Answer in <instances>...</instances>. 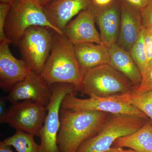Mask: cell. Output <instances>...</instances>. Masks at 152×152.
<instances>
[{
    "instance_id": "obj_12",
    "label": "cell",
    "mask_w": 152,
    "mask_h": 152,
    "mask_svg": "<svg viewBox=\"0 0 152 152\" xmlns=\"http://www.w3.org/2000/svg\"><path fill=\"white\" fill-rule=\"evenodd\" d=\"M88 9L94 16L104 45L109 48L116 43L121 22V0H113L109 4L102 7L91 6Z\"/></svg>"
},
{
    "instance_id": "obj_23",
    "label": "cell",
    "mask_w": 152,
    "mask_h": 152,
    "mask_svg": "<svg viewBox=\"0 0 152 152\" xmlns=\"http://www.w3.org/2000/svg\"><path fill=\"white\" fill-rule=\"evenodd\" d=\"M12 5L7 3H0V43L7 42L10 44L12 43L6 37L4 32L6 20Z\"/></svg>"
},
{
    "instance_id": "obj_15",
    "label": "cell",
    "mask_w": 152,
    "mask_h": 152,
    "mask_svg": "<svg viewBox=\"0 0 152 152\" xmlns=\"http://www.w3.org/2000/svg\"><path fill=\"white\" fill-rule=\"evenodd\" d=\"M121 22L117 43L129 52L137 40L144 27L140 12L124 0H121Z\"/></svg>"
},
{
    "instance_id": "obj_18",
    "label": "cell",
    "mask_w": 152,
    "mask_h": 152,
    "mask_svg": "<svg viewBox=\"0 0 152 152\" xmlns=\"http://www.w3.org/2000/svg\"><path fill=\"white\" fill-rule=\"evenodd\" d=\"M113 145L129 148L137 152H152V121L148 120L135 132L117 139Z\"/></svg>"
},
{
    "instance_id": "obj_6",
    "label": "cell",
    "mask_w": 152,
    "mask_h": 152,
    "mask_svg": "<svg viewBox=\"0 0 152 152\" xmlns=\"http://www.w3.org/2000/svg\"><path fill=\"white\" fill-rule=\"evenodd\" d=\"M53 31L48 27L33 26L26 30L16 43L23 60L39 75L50 54Z\"/></svg>"
},
{
    "instance_id": "obj_2",
    "label": "cell",
    "mask_w": 152,
    "mask_h": 152,
    "mask_svg": "<svg viewBox=\"0 0 152 152\" xmlns=\"http://www.w3.org/2000/svg\"><path fill=\"white\" fill-rule=\"evenodd\" d=\"M83 72L75 54L74 44L64 34L54 31L51 51L41 76L49 87L68 83L76 88L80 83Z\"/></svg>"
},
{
    "instance_id": "obj_30",
    "label": "cell",
    "mask_w": 152,
    "mask_h": 152,
    "mask_svg": "<svg viewBox=\"0 0 152 152\" xmlns=\"http://www.w3.org/2000/svg\"><path fill=\"white\" fill-rule=\"evenodd\" d=\"M0 152H14L10 148V146L6 145L3 141L0 142Z\"/></svg>"
},
{
    "instance_id": "obj_7",
    "label": "cell",
    "mask_w": 152,
    "mask_h": 152,
    "mask_svg": "<svg viewBox=\"0 0 152 152\" xmlns=\"http://www.w3.org/2000/svg\"><path fill=\"white\" fill-rule=\"evenodd\" d=\"M50 88V103L44 124L40 130L41 139L39 152H60L58 135L60 127V111L63 100L67 95L76 94L75 86L71 84L56 83Z\"/></svg>"
},
{
    "instance_id": "obj_11",
    "label": "cell",
    "mask_w": 152,
    "mask_h": 152,
    "mask_svg": "<svg viewBox=\"0 0 152 152\" xmlns=\"http://www.w3.org/2000/svg\"><path fill=\"white\" fill-rule=\"evenodd\" d=\"M10 43H0V87L11 91L32 72L23 59L14 56L10 48Z\"/></svg>"
},
{
    "instance_id": "obj_27",
    "label": "cell",
    "mask_w": 152,
    "mask_h": 152,
    "mask_svg": "<svg viewBox=\"0 0 152 152\" xmlns=\"http://www.w3.org/2000/svg\"><path fill=\"white\" fill-rule=\"evenodd\" d=\"M6 101L4 98H1L0 100V122L1 123H4L5 119L8 110L6 104Z\"/></svg>"
},
{
    "instance_id": "obj_1",
    "label": "cell",
    "mask_w": 152,
    "mask_h": 152,
    "mask_svg": "<svg viewBox=\"0 0 152 152\" xmlns=\"http://www.w3.org/2000/svg\"><path fill=\"white\" fill-rule=\"evenodd\" d=\"M110 114L98 111H74L61 107L58 135L60 152H77L84 142L99 132Z\"/></svg>"
},
{
    "instance_id": "obj_29",
    "label": "cell",
    "mask_w": 152,
    "mask_h": 152,
    "mask_svg": "<svg viewBox=\"0 0 152 152\" xmlns=\"http://www.w3.org/2000/svg\"><path fill=\"white\" fill-rule=\"evenodd\" d=\"M104 152H137L131 149H124L123 148H115V147H111L110 148Z\"/></svg>"
},
{
    "instance_id": "obj_3",
    "label": "cell",
    "mask_w": 152,
    "mask_h": 152,
    "mask_svg": "<svg viewBox=\"0 0 152 152\" xmlns=\"http://www.w3.org/2000/svg\"><path fill=\"white\" fill-rule=\"evenodd\" d=\"M134 86L126 76L106 64L83 69L76 90L83 95L109 97L132 91Z\"/></svg>"
},
{
    "instance_id": "obj_24",
    "label": "cell",
    "mask_w": 152,
    "mask_h": 152,
    "mask_svg": "<svg viewBox=\"0 0 152 152\" xmlns=\"http://www.w3.org/2000/svg\"><path fill=\"white\" fill-rule=\"evenodd\" d=\"M144 42L148 65L152 63V29L144 28Z\"/></svg>"
},
{
    "instance_id": "obj_32",
    "label": "cell",
    "mask_w": 152,
    "mask_h": 152,
    "mask_svg": "<svg viewBox=\"0 0 152 152\" xmlns=\"http://www.w3.org/2000/svg\"><path fill=\"white\" fill-rule=\"evenodd\" d=\"M16 0H0L1 3H7V4H12L15 2Z\"/></svg>"
},
{
    "instance_id": "obj_22",
    "label": "cell",
    "mask_w": 152,
    "mask_h": 152,
    "mask_svg": "<svg viewBox=\"0 0 152 152\" xmlns=\"http://www.w3.org/2000/svg\"><path fill=\"white\" fill-rule=\"evenodd\" d=\"M150 91H152V63L149 65L147 69L142 74L140 84L134 86L132 91L142 93Z\"/></svg>"
},
{
    "instance_id": "obj_9",
    "label": "cell",
    "mask_w": 152,
    "mask_h": 152,
    "mask_svg": "<svg viewBox=\"0 0 152 152\" xmlns=\"http://www.w3.org/2000/svg\"><path fill=\"white\" fill-rule=\"evenodd\" d=\"M87 99L76 97L75 94L67 95L61 107L74 111H98L110 114H123L148 119L142 112L113 97H103L91 95Z\"/></svg>"
},
{
    "instance_id": "obj_17",
    "label": "cell",
    "mask_w": 152,
    "mask_h": 152,
    "mask_svg": "<svg viewBox=\"0 0 152 152\" xmlns=\"http://www.w3.org/2000/svg\"><path fill=\"white\" fill-rule=\"evenodd\" d=\"M109 50L108 64L126 76L134 86H138L142 80L141 73L129 52L123 48L117 42L109 47Z\"/></svg>"
},
{
    "instance_id": "obj_21",
    "label": "cell",
    "mask_w": 152,
    "mask_h": 152,
    "mask_svg": "<svg viewBox=\"0 0 152 152\" xmlns=\"http://www.w3.org/2000/svg\"><path fill=\"white\" fill-rule=\"evenodd\" d=\"M144 28L137 40L129 51L140 71L141 75L144 73L148 66V62L144 45Z\"/></svg>"
},
{
    "instance_id": "obj_5",
    "label": "cell",
    "mask_w": 152,
    "mask_h": 152,
    "mask_svg": "<svg viewBox=\"0 0 152 152\" xmlns=\"http://www.w3.org/2000/svg\"><path fill=\"white\" fill-rule=\"evenodd\" d=\"M33 26L48 27L63 34L49 21L43 7L33 0H16L12 4L6 20V37L16 44L26 30Z\"/></svg>"
},
{
    "instance_id": "obj_16",
    "label": "cell",
    "mask_w": 152,
    "mask_h": 152,
    "mask_svg": "<svg viewBox=\"0 0 152 152\" xmlns=\"http://www.w3.org/2000/svg\"><path fill=\"white\" fill-rule=\"evenodd\" d=\"M76 58L83 69L109 64V48L104 45L92 42L74 44Z\"/></svg>"
},
{
    "instance_id": "obj_13",
    "label": "cell",
    "mask_w": 152,
    "mask_h": 152,
    "mask_svg": "<svg viewBox=\"0 0 152 152\" xmlns=\"http://www.w3.org/2000/svg\"><path fill=\"white\" fill-rule=\"evenodd\" d=\"M95 23L92 12L87 9L82 11L75 18L68 23L63 30V34L73 44L92 42L104 45Z\"/></svg>"
},
{
    "instance_id": "obj_20",
    "label": "cell",
    "mask_w": 152,
    "mask_h": 152,
    "mask_svg": "<svg viewBox=\"0 0 152 152\" xmlns=\"http://www.w3.org/2000/svg\"><path fill=\"white\" fill-rule=\"evenodd\" d=\"M3 142L14 147L18 152L39 151V145L35 141L34 136L20 130H16L13 135L5 139Z\"/></svg>"
},
{
    "instance_id": "obj_10",
    "label": "cell",
    "mask_w": 152,
    "mask_h": 152,
    "mask_svg": "<svg viewBox=\"0 0 152 152\" xmlns=\"http://www.w3.org/2000/svg\"><path fill=\"white\" fill-rule=\"evenodd\" d=\"M50 88L41 75L32 72L5 97L12 104L21 100H30L47 107L50 100Z\"/></svg>"
},
{
    "instance_id": "obj_19",
    "label": "cell",
    "mask_w": 152,
    "mask_h": 152,
    "mask_svg": "<svg viewBox=\"0 0 152 152\" xmlns=\"http://www.w3.org/2000/svg\"><path fill=\"white\" fill-rule=\"evenodd\" d=\"M112 97L133 106L152 121V91L142 93L131 91Z\"/></svg>"
},
{
    "instance_id": "obj_4",
    "label": "cell",
    "mask_w": 152,
    "mask_h": 152,
    "mask_svg": "<svg viewBox=\"0 0 152 152\" xmlns=\"http://www.w3.org/2000/svg\"><path fill=\"white\" fill-rule=\"evenodd\" d=\"M148 120L129 115L110 114L99 132L84 142L76 152L107 151L117 139L135 132Z\"/></svg>"
},
{
    "instance_id": "obj_26",
    "label": "cell",
    "mask_w": 152,
    "mask_h": 152,
    "mask_svg": "<svg viewBox=\"0 0 152 152\" xmlns=\"http://www.w3.org/2000/svg\"><path fill=\"white\" fill-rule=\"evenodd\" d=\"M133 7L141 11L148 4L151 0H124Z\"/></svg>"
},
{
    "instance_id": "obj_28",
    "label": "cell",
    "mask_w": 152,
    "mask_h": 152,
    "mask_svg": "<svg viewBox=\"0 0 152 152\" xmlns=\"http://www.w3.org/2000/svg\"><path fill=\"white\" fill-rule=\"evenodd\" d=\"M113 0H92L91 6L94 7H102L109 4Z\"/></svg>"
},
{
    "instance_id": "obj_25",
    "label": "cell",
    "mask_w": 152,
    "mask_h": 152,
    "mask_svg": "<svg viewBox=\"0 0 152 152\" xmlns=\"http://www.w3.org/2000/svg\"><path fill=\"white\" fill-rule=\"evenodd\" d=\"M144 27L152 29V0L140 11Z\"/></svg>"
},
{
    "instance_id": "obj_31",
    "label": "cell",
    "mask_w": 152,
    "mask_h": 152,
    "mask_svg": "<svg viewBox=\"0 0 152 152\" xmlns=\"http://www.w3.org/2000/svg\"><path fill=\"white\" fill-rule=\"evenodd\" d=\"M42 7H44L53 0H33Z\"/></svg>"
},
{
    "instance_id": "obj_14",
    "label": "cell",
    "mask_w": 152,
    "mask_h": 152,
    "mask_svg": "<svg viewBox=\"0 0 152 152\" xmlns=\"http://www.w3.org/2000/svg\"><path fill=\"white\" fill-rule=\"evenodd\" d=\"M92 0H53L43 7L49 21L63 32L72 19L90 7Z\"/></svg>"
},
{
    "instance_id": "obj_8",
    "label": "cell",
    "mask_w": 152,
    "mask_h": 152,
    "mask_svg": "<svg viewBox=\"0 0 152 152\" xmlns=\"http://www.w3.org/2000/svg\"><path fill=\"white\" fill-rule=\"evenodd\" d=\"M8 110L4 123L16 130L39 137L46 117L47 107L30 100L14 103Z\"/></svg>"
}]
</instances>
